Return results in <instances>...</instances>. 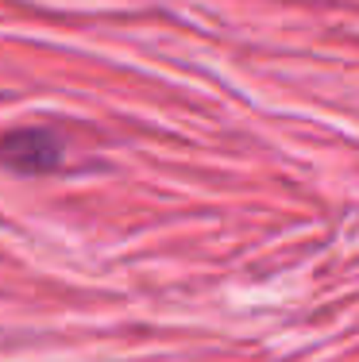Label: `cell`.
<instances>
[{
	"label": "cell",
	"instance_id": "obj_1",
	"mask_svg": "<svg viewBox=\"0 0 359 362\" xmlns=\"http://www.w3.org/2000/svg\"><path fill=\"white\" fill-rule=\"evenodd\" d=\"M0 158L12 170H23V174H42V170H55L58 158H62V146L50 132L42 127H23V132H12L0 139Z\"/></svg>",
	"mask_w": 359,
	"mask_h": 362
}]
</instances>
